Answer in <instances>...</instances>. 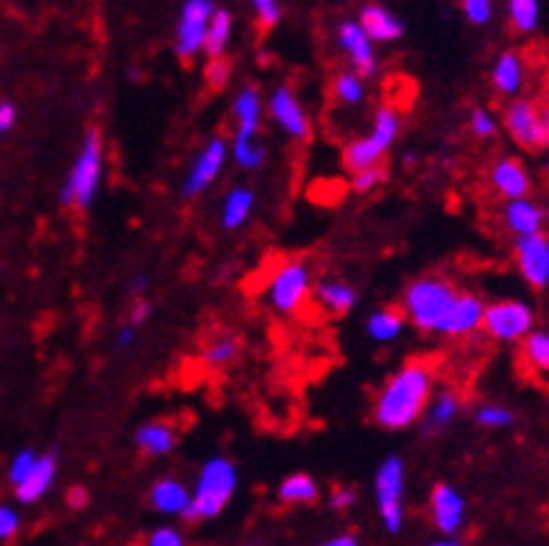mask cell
Segmentation results:
<instances>
[{
	"label": "cell",
	"instance_id": "cell-27",
	"mask_svg": "<svg viewBox=\"0 0 549 546\" xmlns=\"http://www.w3.org/2000/svg\"><path fill=\"white\" fill-rule=\"evenodd\" d=\"M405 324H407L405 312L393 310V307H385V310H377L368 315L366 332H368V338L377 340V343H393V340L405 332Z\"/></svg>",
	"mask_w": 549,
	"mask_h": 546
},
{
	"label": "cell",
	"instance_id": "cell-22",
	"mask_svg": "<svg viewBox=\"0 0 549 546\" xmlns=\"http://www.w3.org/2000/svg\"><path fill=\"white\" fill-rule=\"evenodd\" d=\"M357 23L363 26V31H366L371 42H396V39L405 34L402 20L393 12H388L385 6H377V3H368L366 9L360 12Z\"/></svg>",
	"mask_w": 549,
	"mask_h": 546
},
{
	"label": "cell",
	"instance_id": "cell-41",
	"mask_svg": "<svg viewBox=\"0 0 549 546\" xmlns=\"http://www.w3.org/2000/svg\"><path fill=\"white\" fill-rule=\"evenodd\" d=\"M232 154H235L237 165H240V168H246V170L262 168V162H265V148H262L260 143L232 148Z\"/></svg>",
	"mask_w": 549,
	"mask_h": 546
},
{
	"label": "cell",
	"instance_id": "cell-33",
	"mask_svg": "<svg viewBox=\"0 0 549 546\" xmlns=\"http://www.w3.org/2000/svg\"><path fill=\"white\" fill-rule=\"evenodd\" d=\"M524 363L538 374H549V329H533L522 343Z\"/></svg>",
	"mask_w": 549,
	"mask_h": 546
},
{
	"label": "cell",
	"instance_id": "cell-36",
	"mask_svg": "<svg viewBox=\"0 0 549 546\" xmlns=\"http://www.w3.org/2000/svg\"><path fill=\"white\" fill-rule=\"evenodd\" d=\"M469 126H471V134H474V137H480V140H491V137H497L499 117L494 115L491 109L477 106V109H471Z\"/></svg>",
	"mask_w": 549,
	"mask_h": 546
},
{
	"label": "cell",
	"instance_id": "cell-21",
	"mask_svg": "<svg viewBox=\"0 0 549 546\" xmlns=\"http://www.w3.org/2000/svg\"><path fill=\"white\" fill-rule=\"evenodd\" d=\"M524 81H527V62H524L522 53H499V59L494 62V70H491V84H494V90L513 101V98L524 90Z\"/></svg>",
	"mask_w": 549,
	"mask_h": 546
},
{
	"label": "cell",
	"instance_id": "cell-10",
	"mask_svg": "<svg viewBox=\"0 0 549 546\" xmlns=\"http://www.w3.org/2000/svg\"><path fill=\"white\" fill-rule=\"evenodd\" d=\"M212 14H215L212 0H184L179 26H176V56L182 62H190L204 51V39H207Z\"/></svg>",
	"mask_w": 549,
	"mask_h": 546
},
{
	"label": "cell",
	"instance_id": "cell-49",
	"mask_svg": "<svg viewBox=\"0 0 549 546\" xmlns=\"http://www.w3.org/2000/svg\"><path fill=\"white\" fill-rule=\"evenodd\" d=\"M318 546H360V541H357V535H335V538H329V541H324V544Z\"/></svg>",
	"mask_w": 549,
	"mask_h": 546
},
{
	"label": "cell",
	"instance_id": "cell-54",
	"mask_svg": "<svg viewBox=\"0 0 549 546\" xmlns=\"http://www.w3.org/2000/svg\"><path fill=\"white\" fill-rule=\"evenodd\" d=\"M547 170H549V148H547Z\"/></svg>",
	"mask_w": 549,
	"mask_h": 546
},
{
	"label": "cell",
	"instance_id": "cell-25",
	"mask_svg": "<svg viewBox=\"0 0 549 546\" xmlns=\"http://www.w3.org/2000/svg\"><path fill=\"white\" fill-rule=\"evenodd\" d=\"M313 299L318 307H324L329 315H346L357 304V290L340 279H321L313 287Z\"/></svg>",
	"mask_w": 549,
	"mask_h": 546
},
{
	"label": "cell",
	"instance_id": "cell-51",
	"mask_svg": "<svg viewBox=\"0 0 549 546\" xmlns=\"http://www.w3.org/2000/svg\"><path fill=\"white\" fill-rule=\"evenodd\" d=\"M145 285H148V282H145V276H140V279L134 282V287H131V293H134V296L140 299V293H143V290H145Z\"/></svg>",
	"mask_w": 549,
	"mask_h": 546
},
{
	"label": "cell",
	"instance_id": "cell-17",
	"mask_svg": "<svg viewBox=\"0 0 549 546\" xmlns=\"http://www.w3.org/2000/svg\"><path fill=\"white\" fill-rule=\"evenodd\" d=\"M502 223L516 240L519 237H533L544 234L547 226V209L541 207L533 198H519V201H505L502 207Z\"/></svg>",
	"mask_w": 549,
	"mask_h": 546
},
{
	"label": "cell",
	"instance_id": "cell-13",
	"mask_svg": "<svg viewBox=\"0 0 549 546\" xmlns=\"http://www.w3.org/2000/svg\"><path fill=\"white\" fill-rule=\"evenodd\" d=\"M226 156H229V145L221 137H215V140L204 145V151L196 156V162H193V168H190V173H187V179L182 184L184 198H196V195L204 193L221 176L223 165H226Z\"/></svg>",
	"mask_w": 549,
	"mask_h": 546
},
{
	"label": "cell",
	"instance_id": "cell-47",
	"mask_svg": "<svg viewBox=\"0 0 549 546\" xmlns=\"http://www.w3.org/2000/svg\"><path fill=\"white\" fill-rule=\"evenodd\" d=\"M148 312H151L148 301L137 299L134 301V307H131V315H129V321H126V324H131L134 329H140V326L145 324V318H148Z\"/></svg>",
	"mask_w": 549,
	"mask_h": 546
},
{
	"label": "cell",
	"instance_id": "cell-52",
	"mask_svg": "<svg viewBox=\"0 0 549 546\" xmlns=\"http://www.w3.org/2000/svg\"><path fill=\"white\" fill-rule=\"evenodd\" d=\"M427 546H463V544H460L458 538H441V541H432V544Z\"/></svg>",
	"mask_w": 549,
	"mask_h": 546
},
{
	"label": "cell",
	"instance_id": "cell-18",
	"mask_svg": "<svg viewBox=\"0 0 549 546\" xmlns=\"http://www.w3.org/2000/svg\"><path fill=\"white\" fill-rule=\"evenodd\" d=\"M232 115H235L237 120L232 148L257 143V131H260L262 120V98L260 92H257V87H243V90L237 92Z\"/></svg>",
	"mask_w": 549,
	"mask_h": 546
},
{
	"label": "cell",
	"instance_id": "cell-6",
	"mask_svg": "<svg viewBox=\"0 0 549 546\" xmlns=\"http://www.w3.org/2000/svg\"><path fill=\"white\" fill-rule=\"evenodd\" d=\"M313 287L310 262L293 257V260H282L276 265L268 279V287H265V299L271 304V310L279 315H296L310 301Z\"/></svg>",
	"mask_w": 549,
	"mask_h": 546
},
{
	"label": "cell",
	"instance_id": "cell-9",
	"mask_svg": "<svg viewBox=\"0 0 549 546\" xmlns=\"http://www.w3.org/2000/svg\"><path fill=\"white\" fill-rule=\"evenodd\" d=\"M374 494H377V510L388 533H399L405 524V463L402 457L391 455L377 471V482H374Z\"/></svg>",
	"mask_w": 549,
	"mask_h": 546
},
{
	"label": "cell",
	"instance_id": "cell-11",
	"mask_svg": "<svg viewBox=\"0 0 549 546\" xmlns=\"http://www.w3.org/2000/svg\"><path fill=\"white\" fill-rule=\"evenodd\" d=\"M268 112L276 120V126L288 134L290 140L296 143H307L313 137V126H310V115L307 109L301 106L299 95L290 90V87H276L268 98Z\"/></svg>",
	"mask_w": 549,
	"mask_h": 546
},
{
	"label": "cell",
	"instance_id": "cell-2",
	"mask_svg": "<svg viewBox=\"0 0 549 546\" xmlns=\"http://www.w3.org/2000/svg\"><path fill=\"white\" fill-rule=\"evenodd\" d=\"M460 290L444 276H421L402 293V312L424 335H441V326L458 301Z\"/></svg>",
	"mask_w": 549,
	"mask_h": 546
},
{
	"label": "cell",
	"instance_id": "cell-19",
	"mask_svg": "<svg viewBox=\"0 0 549 546\" xmlns=\"http://www.w3.org/2000/svg\"><path fill=\"white\" fill-rule=\"evenodd\" d=\"M485 304L474 293H460L449 318L441 326V338H469L477 329H483Z\"/></svg>",
	"mask_w": 549,
	"mask_h": 546
},
{
	"label": "cell",
	"instance_id": "cell-39",
	"mask_svg": "<svg viewBox=\"0 0 549 546\" xmlns=\"http://www.w3.org/2000/svg\"><path fill=\"white\" fill-rule=\"evenodd\" d=\"M251 9L257 14V23L260 28H274L279 23V17H282V6H279V0H251Z\"/></svg>",
	"mask_w": 549,
	"mask_h": 546
},
{
	"label": "cell",
	"instance_id": "cell-12",
	"mask_svg": "<svg viewBox=\"0 0 549 546\" xmlns=\"http://www.w3.org/2000/svg\"><path fill=\"white\" fill-rule=\"evenodd\" d=\"M516 268L522 279L533 290L549 287V237L547 234H533V237H519L513 246Z\"/></svg>",
	"mask_w": 549,
	"mask_h": 546
},
{
	"label": "cell",
	"instance_id": "cell-3",
	"mask_svg": "<svg viewBox=\"0 0 549 546\" xmlns=\"http://www.w3.org/2000/svg\"><path fill=\"white\" fill-rule=\"evenodd\" d=\"M399 131H402V112H399V106L382 104L374 112V123H371V131H368L366 137H357V140H352V143L343 148V154H340L343 168L354 176V173H363V170L382 165V159L393 148Z\"/></svg>",
	"mask_w": 549,
	"mask_h": 546
},
{
	"label": "cell",
	"instance_id": "cell-7",
	"mask_svg": "<svg viewBox=\"0 0 549 546\" xmlns=\"http://www.w3.org/2000/svg\"><path fill=\"white\" fill-rule=\"evenodd\" d=\"M502 126L522 151L549 148V109L544 106V101L513 98L502 109Z\"/></svg>",
	"mask_w": 549,
	"mask_h": 546
},
{
	"label": "cell",
	"instance_id": "cell-28",
	"mask_svg": "<svg viewBox=\"0 0 549 546\" xmlns=\"http://www.w3.org/2000/svg\"><path fill=\"white\" fill-rule=\"evenodd\" d=\"M251 209H254V190H249V187H235L232 193L226 195V201H223V229H229V232L240 229L251 218Z\"/></svg>",
	"mask_w": 549,
	"mask_h": 546
},
{
	"label": "cell",
	"instance_id": "cell-8",
	"mask_svg": "<svg viewBox=\"0 0 549 546\" xmlns=\"http://www.w3.org/2000/svg\"><path fill=\"white\" fill-rule=\"evenodd\" d=\"M536 315L533 307L516 299H502L494 304H485L483 332L497 343H524V338L533 332Z\"/></svg>",
	"mask_w": 549,
	"mask_h": 546
},
{
	"label": "cell",
	"instance_id": "cell-24",
	"mask_svg": "<svg viewBox=\"0 0 549 546\" xmlns=\"http://www.w3.org/2000/svg\"><path fill=\"white\" fill-rule=\"evenodd\" d=\"M176 438H179L176 424H170V421H148V424H143V427L137 429L134 443H137V449L145 452V455L162 457L168 455V452H173Z\"/></svg>",
	"mask_w": 549,
	"mask_h": 546
},
{
	"label": "cell",
	"instance_id": "cell-34",
	"mask_svg": "<svg viewBox=\"0 0 549 546\" xmlns=\"http://www.w3.org/2000/svg\"><path fill=\"white\" fill-rule=\"evenodd\" d=\"M508 17L513 31L519 34H533L541 17V3L538 0H508Z\"/></svg>",
	"mask_w": 549,
	"mask_h": 546
},
{
	"label": "cell",
	"instance_id": "cell-48",
	"mask_svg": "<svg viewBox=\"0 0 549 546\" xmlns=\"http://www.w3.org/2000/svg\"><path fill=\"white\" fill-rule=\"evenodd\" d=\"M87 502H90V494H87V488L76 485V488H70V491H67V505H70V507L81 510V507H87Z\"/></svg>",
	"mask_w": 549,
	"mask_h": 546
},
{
	"label": "cell",
	"instance_id": "cell-43",
	"mask_svg": "<svg viewBox=\"0 0 549 546\" xmlns=\"http://www.w3.org/2000/svg\"><path fill=\"white\" fill-rule=\"evenodd\" d=\"M204 76H207V84H210L212 90H223L226 87V81L232 76V65L226 62V59H210L207 62V70H204Z\"/></svg>",
	"mask_w": 549,
	"mask_h": 546
},
{
	"label": "cell",
	"instance_id": "cell-35",
	"mask_svg": "<svg viewBox=\"0 0 549 546\" xmlns=\"http://www.w3.org/2000/svg\"><path fill=\"white\" fill-rule=\"evenodd\" d=\"M474 418L485 429H505L513 424V410H508L505 404H480Z\"/></svg>",
	"mask_w": 549,
	"mask_h": 546
},
{
	"label": "cell",
	"instance_id": "cell-16",
	"mask_svg": "<svg viewBox=\"0 0 549 546\" xmlns=\"http://www.w3.org/2000/svg\"><path fill=\"white\" fill-rule=\"evenodd\" d=\"M338 45L343 48V53L349 56L352 62V70L357 76L371 78L377 73V53H374V42L368 39V34L363 31L360 23L354 20H346L338 26Z\"/></svg>",
	"mask_w": 549,
	"mask_h": 546
},
{
	"label": "cell",
	"instance_id": "cell-23",
	"mask_svg": "<svg viewBox=\"0 0 549 546\" xmlns=\"http://www.w3.org/2000/svg\"><path fill=\"white\" fill-rule=\"evenodd\" d=\"M190 491H187V485L179 482L176 477H162V480L154 482V488H151V505L157 507L159 513H165V516H184L187 513V507H190Z\"/></svg>",
	"mask_w": 549,
	"mask_h": 546
},
{
	"label": "cell",
	"instance_id": "cell-40",
	"mask_svg": "<svg viewBox=\"0 0 549 546\" xmlns=\"http://www.w3.org/2000/svg\"><path fill=\"white\" fill-rule=\"evenodd\" d=\"M460 6H463V14H466L471 26H485L494 14L491 0H460Z\"/></svg>",
	"mask_w": 549,
	"mask_h": 546
},
{
	"label": "cell",
	"instance_id": "cell-15",
	"mask_svg": "<svg viewBox=\"0 0 549 546\" xmlns=\"http://www.w3.org/2000/svg\"><path fill=\"white\" fill-rule=\"evenodd\" d=\"M488 184L491 190L505 198V201H519V198H530L533 190V179L519 159L513 156H499L497 162L488 170Z\"/></svg>",
	"mask_w": 549,
	"mask_h": 546
},
{
	"label": "cell",
	"instance_id": "cell-42",
	"mask_svg": "<svg viewBox=\"0 0 549 546\" xmlns=\"http://www.w3.org/2000/svg\"><path fill=\"white\" fill-rule=\"evenodd\" d=\"M20 524H23V521H20V513H17L12 505H0V541H3V544H9V541L17 538Z\"/></svg>",
	"mask_w": 549,
	"mask_h": 546
},
{
	"label": "cell",
	"instance_id": "cell-32",
	"mask_svg": "<svg viewBox=\"0 0 549 546\" xmlns=\"http://www.w3.org/2000/svg\"><path fill=\"white\" fill-rule=\"evenodd\" d=\"M460 413V399L458 393H452V390H441L430 404H427V427L430 429H444L449 427L455 416Z\"/></svg>",
	"mask_w": 549,
	"mask_h": 546
},
{
	"label": "cell",
	"instance_id": "cell-30",
	"mask_svg": "<svg viewBox=\"0 0 549 546\" xmlns=\"http://www.w3.org/2000/svg\"><path fill=\"white\" fill-rule=\"evenodd\" d=\"M279 499L285 505H313L318 502V485L310 474H290L279 485Z\"/></svg>",
	"mask_w": 549,
	"mask_h": 546
},
{
	"label": "cell",
	"instance_id": "cell-5",
	"mask_svg": "<svg viewBox=\"0 0 549 546\" xmlns=\"http://www.w3.org/2000/svg\"><path fill=\"white\" fill-rule=\"evenodd\" d=\"M237 488V468L226 457H212L204 463L198 474L196 488L190 496V507L184 513L187 521H207L221 516L223 507L235 496Z\"/></svg>",
	"mask_w": 549,
	"mask_h": 546
},
{
	"label": "cell",
	"instance_id": "cell-31",
	"mask_svg": "<svg viewBox=\"0 0 549 546\" xmlns=\"http://www.w3.org/2000/svg\"><path fill=\"white\" fill-rule=\"evenodd\" d=\"M229 39H232V14L226 9H215L207 28V39H204V53L210 59H221L229 48Z\"/></svg>",
	"mask_w": 549,
	"mask_h": 546
},
{
	"label": "cell",
	"instance_id": "cell-14",
	"mask_svg": "<svg viewBox=\"0 0 549 546\" xmlns=\"http://www.w3.org/2000/svg\"><path fill=\"white\" fill-rule=\"evenodd\" d=\"M430 513L438 533H444L446 538H455L460 533V527H463V521H466V499L460 496L458 488L438 482L432 488Z\"/></svg>",
	"mask_w": 549,
	"mask_h": 546
},
{
	"label": "cell",
	"instance_id": "cell-44",
	"mask_svg": "<svg viewBox=\"0 0 549 546\" xmlns=\"http://www.w3.org/2000/svg\"><path fill=\"white\" fill-rule=\"evenodd\" d=\"M145 546H184V538L179 530H173V527H159L154 533L148 535V541Z\"/></svg>",
	"mask_w": 549,
	"mask_h": 546
},
{
	"label": "cell",
	"instance_id": "cell-53",
	"mask_svg": "<svg viewBox=\"0 0 549 546\" xmlns=\"http://www.w3.org/2000/svg\"><path fill=\"white\" fill-rule=\"evenodd\" d=\"M544 106L549 109V76H547V81H544Z\"/></svg>",
	"mask_w": 549,
	"mask_h": 546
},
{
	"label": "cell",
	"instance_id": "cell-37",
	"mask_svg": "<svg viewBox=\"0 0 549 546\" xmlns=\"http://www.w3.org/2000/svg\"><path fill=\"white\" fill-rule=\"evenodd\" d=\"M385 179H388V168H385V165H377V168H368L363 170V173H354L349 187H352L354 193H371V190L380 187Z\"/></svg>",
	"mask_w": 549,
	"mask_h": 546
},
{
	"label": "cell",
	"instance_id": "cell-50",
	"mask_svg": "<svg viewBox=\"0 0 549 546\" xmlns=\"http://www.w3.org/2000/svg\"><path fill=\"white\" fill-rule=\"evenodd\" d=\"M134 335H137V329H134L131 324H123L118 332V343L123 346V349H129L131 343H134Z\"/></svg>",
	"mask_w": 549,
	"mask_h": 546
},
{
	"label": "cell",
	"instance_id": "cell-4",
	"mask_svg": "<svg viewBox=\"0 0 549 546\" xmlns=\"http://www.w3.org/2000/svg\"><path fill=\"white\" fill-rule=\"evenodd\" d=\"M101 179H104V140H101V131L90 129L84 134L76 162L67 173V182L59 193V204L87 209L98 195Z\"/></svg>",
	"mask_w": 549,
	"mask_h": 546
},
{
	"label": "cell",
	"instance_id": "cell-1",
	"mask_svg": "<svg viewBox=\"0 0 549 546\" xmlns=\"http://www.w3.org/2000/svg\"><path fill=\"white\" fill-rule=\"evenodd\" d=\"M435 365L430 360H407L399 371L385 379L380 393L374 396L371 416L388 432H399L416 424L432 399Z\"/></svg>",
	"mask_w": 549,
	"mask_h": 546
},
{
	"label": "cell",
	"instance_id": "cell-46",
	"mask_svg": "<svg viewBox=\"0 0 549 546\" xmlns=\"http://www.w3.org/2000/svg\"><path fill=\"white\" fill-rule=\"evenodd\" d=\"M354 502H357V494H354L352 488H335L332 496H329V507L332 510H349Z\"/></svg>",
	"mask_w": 549,
	"mask_h": 546
},
{
	"label": "cell",
	"instance_id": "cell-38",
	"mask_svg": "<svg viewBox=\"0 0 549 546\" xmlns=\"http://www.w3.org/2000/svg\"><path fill=\"white\" fill-rule=\"evenodd\" d=\"M37 457L40 455H37L34 449H20V452L12 457V463H9V482H12V485H20V482L26 480L28 471L37 463Z\"/></svg>",
	"mask_w": 549,
	"mask_h": 546
},
{
	"label": "cell",
	"instance_id": "cell-45",
	"mask_svg": "<svg viewBox=\"0 0 549 546\" xmlns=\"http://www.w3.org/2000/svg\"><path fill=\"white\" fill-rule=\"evenodd\" d=\"M17 126V106L12 101H0V137H6Z\"/></svg>",
	"mask_w": 549,
	"mask_h": 546
},
{
	"label": "cell",
	"instance_id": "cell-20",
	"mask_svg": "<svg viewBox=\"0 0 549 546\" xmlns=\"http://www.w3.org/2000/svg\"><path fill=\"white\" fill-rule=\"evenodd\" d=\"M56 474H59V457H56V452H48V455L37 457V463L28 471L26 480L20 482V485H14L17 502H20V505H34V502H40L42 496L53 488Z\"/></svg>",
	"mask_w": 549,
	"mask_h": 546
},
{
	"label": "cell",
	"instance_id": "cell-29",
	"mask_svg": "<svg viewBox=\"0 0 549 546\" xmlns=\"http://www.w3.org/2000/svg\"><path fill=\"white\" fill-rule=\"evenodd\" d=\"M332 98L340 106H363L368 98L366 78L357 76L354 70H343L332 81Z\"/></svg>",
	"mask_w": 549,
	"mask_h": 546
},
{
	"label": "cell",
	"instance_id": "cell-26",
	"mask_svg": "<svg viewBox=\"0 0 549 546\" xmlns=\"http://www.w3.org/2000/svg\"><path fill=\"white\" fill-rule=\"evenodd\" d=\"M237 354H240V338L232 332H215L201 349V365L218 371V368L235 363Z\"/></svg>",
	"mask_w": 549,
	"mask_h": 546
}]
</instances>
